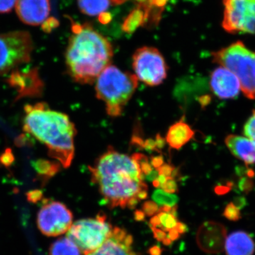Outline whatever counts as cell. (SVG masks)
Masks as SVG:
<instances>
[{
	"instance_id": "obj_1",
	"label": "cell",
	"mask_w": 255,
	"mask_h": 255,
	"mask_svg": "<svg viewBox=\"0 0 255 255\" xmlns=\"http://www.w3.org/2000/svg\"><path fill=\"white\" fill-rule=\"evenodd\" d=\"M89 169L92 182L111 208L132 209L147 198V186L133 155L110 147Z\"/></svg>"
},
{
	"instance_id": "obj_2",
	"label": "cell",
	"mask_w": 255,
	"mask_h": 255,
	"mask_svg": "<svg viewBox=\"0 0 255 255\" xmlns=\"http://www.w3.org/2000/svg\"><path fill=\"white\" fill-rule=\"evenodd\" d=\"M23 129L44 144L48 155L59 162L64 168L71 165L75 156V124L67 114L50 110L46 103L40 102L24 107Z\"/></svg>"
},
{
	"instance_id": "obj_3",
	"label": "cell",
	"mask_w": 255,
	"mask_h": 255,
	"mask_svg": "<svg viewBox=\"0 0 255 255\" xmlns=\"http://www.w3.org/2000/svg\"><path fill=\"white\" fill-rule=\"evenodd\" d=\"M65 53L68 75L81 85H92L112 65L114 50L110 41L89 24L73 25Z\"/></svg>"
},
{
	"instance_id": "obj_4",
	"label": "cell",
	"mask_w": 255,
	"mask_h": 255,
	"mask_svg": "<svg viewBox=\"0 0 255 255\" xmlns=\"http://www.w3.org/2000/svg\"><path fill=\"white\" fill-rule=\"evenodd\" d=\"M138 82L134 74L110 65L96 80V97L104 102L110 117H120L136 91Z\"/></svg>"
},
{
	"instance_id": "obj_5",
	"label": "cell",
	"mask_w": 255,
	"mask_h": 255,
	"mask_svg": "<svg viewBox=\"0 0 255 255\" xmlns=\"http://www.w3.org/2000/svg\"><path fill=\"white\" fill-rule=\"evenodd\" d=\"M212 57L215 63L236 75L245 96L255 100V52L238 41L214 52Z\"/></svg>"
},
{
	"instance_id": "obj_6",
	"label": "cell",
	"mask_w": 255,
	"mask_h": 255,
	"mask_svg": "<svg viewBox=\"0 0 255 255\" xmlns=\"http://www.w3.org/2000/svg\"><path fill=\"white\" fill-rule=\"evenodd\" d=\"M113 228L104 214L97 215L95 219L76 221L67 233V238L73 241L84 255L98 250L110 238Z\"/></svg>"
},
{
	"instance_id": "obj_7",
	"label": "cell",
	"mask_w": 255,
	"mask_h": 255,
	"mask_svg": "<svg viewBox=\"0 0 255 255\" xmlns=\"http://www.w3.org/2000/svg\"><path fill=\"white\" fill-rule=\"evenodd\" d=\"M33 42L26 31L0 34V75H6L31 59Z\"/></svg>"
},
{
	"instance_id": "obj_8",
	"label": "cell",
	"mask_w": 255,
	"mask_h": 255,
	"mask_svg": "<svg viewBox=\"0 0 255 255\" xmlns=\"http://www.w3.org/2000/svg\"><path fill=\"white\" fill-rule=\"evenodd\" d=\"M132 69L139 82L147 86L161 85L167 78V63L163 55L157 48L144 46L132 55Z\"/></svg>"
},
{
	"instance_id": "obj_9",
	"label": "cell",
	"mask_w": 255,
	"mask_h": 255,
	"mask_svg": "<svg viewBox=\"0 0 255 255\" xmlns=\"http://www.w3.org/2000/svg\"><path fill=\"white\" fill-rule=\"evenodd\" d=\"M223 28L230 33L255 34V0H223Z\"/></svg>"
},
{
	"instance_id": "obj_10",
	"label": "cell",
	"mask_w": 255,
	"mask_h": 255,
	"mask_svg": "<svg viewBox=\"0 0 255 255\" xmlns=\"http://www.w3.org/2000/svg\"><path fill=\"white\" fill-rule=\"evenodd\" d=\"M37 224L43 235L55 237L68 232L73 225V214L62 203L47 201L38 212Z\"/></svg>"
},
{
	"instance_id": "obj_11",
	"label": "cell",
	"mask_w": 255,
	"mask_h": 255,
	"mask_svg": "<svg viewBox=\"0 0 255 255\" xmlns=\"http://www.w3.org/2000/svg\"><path fill=\"white\" fill-rule=\"evenodd\" d=\"M159 207L158 212L150 220V228L157 241L169 245L187 231V226L178 221L176 207Z\"/></svg>"
},
{
	"instance_id": "obj_12",
	"label": "cell",
	"mask_w": 255,
	"mask_h": 255,
	"mask_svg": "<svg viewBox=\"0 0 255 255\" xmlns=\"http://www.w3.org/2000/svg\"><path fill=\"white\" fill-rule=\"evenodd\" d=\"M7 82L18 92L16 100L23 97H39L44 87L36 68L32 69L27 73L14 70L7 79Z\"/></svg>"
},
{
	"instance_id": "obj_13",
	"label": "cell",
	"mask_w": 255,
	"mask_h": 255,
	"mask_svg": "<svg viewBox=\"0 0 255 255\" xmlns=\"http://www.w3.org/2000/svg\"><path fill=\"white\" fill-rule=\"evenodd\" d=\"M210 87L216 97L221 100L236 98L241 92L239 80L231 70L219 66L210 76Z\"/></svg>"
},
{
	"instance_id": "obj_14",
	"label": "cell",
	"mask_w": 255,
	"mask_h": 255,
	"mask_svg": "<svg viewBox=\"0 0 255 255\" xmlns=\"http://www.w3.org/2000/svg\"><path fill=\"white\" fill-rule=\"evenodd\" d=\"M226 229L219 223H204L197 233L199 248L207 253H219L224 249L226 241Z\"/></svg>"
},
{
	"instance_id": "obj_15",
	"label": "cell",
	"mask_w": 255,
	"mask_h": 255,
	"mask_svg": "<svg viewBox=\"0 0 255 255\" xmlns=\"http://www.w3.org/2000/svg\"><path fill=\"white\" fill-rule=\"evenodd\" d=\"M15 7L18 18L26 24L38 26L49 18V0H18Z\"/></svg>"
},
{
	"instance_id": "obj_16",
	"label": "cell",
	"mask_w": 255,
	"mask_h": 255,
	"mask_svg": "<svg viewBox=\"0 0 255 255\" xmlns=\"http://www.w3.org/2000/svg\"><path fill=\"white\" fill-rule=\"evenodd\" d=\"M132 239L124 230L113 228L110 238L97 251L87 255H136L132 250Z\"/></svg>"
},
{
	"instance_id": "obj_17",
	"label": "cell",
	"mask_w": 255,
	"mask_h": 255,
	"mask_svg": "<svg viewBox=\"0 0 255 255\" xmlns=\"http://www.w3.org/2000/svg\"><path fill=\"white\" fill-rule=\"evenodd\" d=\"M225 143L236 158L247 165L255 164V140L242 135L231 134L226 137Z\"/></svg>"
},
{
	"instance_id": "obj_18",
	"label": "cell",
	"mask_w": 255,
	"mask_h": 255,
	"mask_svg": "<svg viewBox=\"0 0 255 255\" xmlns=\"http://www.w3.org/2000/svg\"><path fill=\"white\" fill-rule=\"evenodd\" d=\"M224 249L227 255H253L255 243L248 233L236 231L226 238Z\"/></svg>"
},
{
	"instance_id": "obj_19",
	"label": "cell",
	"mask_w": 255,
	"mask_h": 255,
	"mask_svg": "<svg viewBox=\"0 0 255 255\" xmlns=\"http://www.w3.org/2000/svg\"><path fill=\"white\" fill-rule=\"evenodd\" d=\"M194 131L189 124L183 120L172 124L166 135V142L171 148L179 150L190 141Z\"/></svg>"
},
{
	"instance_id": "obj_20",
	"label": "cell",
	"mask_w": 255,
	"mask_h": 255,
	"mask_svg": "<svg viewBox=\"0 0 255 255\" xmlns=\"http://www.w3.org/2000/svg\"><path fill=\"white\" fill-rule=\"evenodd\" d=\"M79 7L84 14L89 16H99L102 22L108 21L110 16L107 11L112 0H78Z\"/></svg>"
},
{
	"instance_id": "obj_21",
	"label": "cell",
	"mask_w": 255,
	"mask_h": 255,
	"mask_svg": "<svg viewBox=\"0 0 255 255\" xmlns=\"http://www.w3.org/2000/svg\"><path fill=\"white\" fill-rule=\"evenodd\" d=\"M50 255H81V253L73 241L68 238H63L52 245Z\"/></svg>"
},
{
	"instance_id": "obj_22",
	"label": "cell",
	"mask_w": 255,
	"mask_h": 255,
	"mask_svg": "<svg viewBox=\"0 0 255 255\" xmlns=\"http://www.w3.org/2000/svg\"><path fill=\"white\" fill-rule=\"evenodd\" d=\"M60 164L59 162L55 161L39 159L35 161L33 167L38 176H41L44 179H49L58 173L60 169Z\"/></svg>"
},
{
	"instance_id": "obj_23",
	"label": "cell",
	"mask_w": 255,
	"mask_h": 255,
	"mask_svg": "<svg viewBox=\"0 0 255 255\" xmlns=\"http://www.w3.org/2000/svg\"><path fill=\"white\" fill-rule=\"evenodd\" d=\"M152 199L157 206L168 207H176L179 200L176 194H171L161 189H156L154 191Z\"/></svg>"
},
{
	"instance_id": "obj_24",
	"label": "cell",
	"mask_w": 255,
	"mask_h": 255,
	"mask_svg": "<svg viewBox=\"0 0 255 255\" xmlns=\"http://www.w3.org/2000/svg\"><path fill=\"white\" fill-rule=\"evenodd\" d=\"M146 16L143 10L140 7L132 11L124 22L123 28L127 32H132L142 23L145 22Z\"/></svg>"
},
{
	"instance_id": "obj_25",
	"label": "cell",
	"mask_w": 255,
	"mask_h": 255,
	"mask_svg": "<svg viewBox=\"0 0 255 255\" xmlns=\"http://www.w3.org/2000/svg\"><path fill=\"white\" fill-rule=\"evenodd\" d=\"M138 1L140 6L145 11L146 18L148 17L149 15L152 14V11H156V12L159 15L160 11L159 9H162L164 5L167 2L168 0H137Z\"/></svg>"
},
{
	"instance_id": "obj_26",
	"label": "cell",
	"mask_w": 255,
	"mask_h": 255,
	"mask_svg": "<svg viewBox=\"0 0 255 255\" xmlns=\"http://www.w3.org/2000/svg\"><path fill=\"white\" fill-rule=\"evenodd\" d=\"M245 136L255 140V111L247 121L243 129Z\"/></svg>"
},
{
	"instance_id": "obj_27",
	"label": "cell",
	"mask_w": 255,
	"mask_h": 255,
	"mask_svg": "<svg viewBox=\"0 0 255 255\" xmlns=\"http://www.w3.org/2000/svg\"><path fill=\"white\" fill-rule=\"evenodd\" d=\"M224 215L228 219L231 220V221H237L241 216L239 209L233 204H228L226 206Z\"/></svg>"
},
{
	"instance_id": "obj_28",
	"label": "cell",
	"mask_w": 255,
	"mask_h": 255,
	"mask_svg": "<svg viewBox=\"0 0 255 255\" xmlns=\"http://www.w3.org/2000/svg\"><path fill=\"white\" fill-rule=\"evenodd\" d=\"M18 0H0V13H9L15 6Z\"/></svg>"
},
{
	"instance_id": "obj_29",
	"label": "cell",
	"mask_w": 255,
	"mask_h": 255,
	"mask_svg": "<svg viewBox=\"0 0 255 255\" xmlns=\"http://www.w3.org/2000/svg\"><path fill=\"white\" fill-rule=\"evenodd\" d=\"M14 156L11 153V151L10 149L5 150L4 153L0 157V162L1 164H4L5 166L10 165L14 161Z\"/></svg>"
},
{
	"instance_id": "obj_30",
	"label": "cell",
	"mask_w": 255,
	"mask_h": 255,
	"mask_svg": "<svg viewBox=\"0 0 255 255\" xmlns=\"http://www.w3.org/2000/svg\"><path fill=\"white\" fill-rule=\"evenodd\" d=\"M58 25V21L54 18H48V19L42 24V28L45 32H50L53 28H56Z\"/></svg>"
},
{
	"instance_id": "obj_31",
	"label": "cell",
	"mask_w": 255,
	"mask_h": 255,
	"mask_svg": "<svg viewBox=\"0 0 255 255\" xmlns=\"http://www.w3.org/2000/svg\"><path fill=\"white\" fill-rule=\"evenodd\" d=\"M41 196V192L40 191H31V192L28 193V199H29L30 201H36L38 199H39Z\"/></svg>"
},
{
	"instance_id": "obj_32",
	"label": "cell",
	"mask_w": 255,
	"mask_h": 255,
	"mask_svg": "<svg viewBox=\"0 0 255 255\" xmlns=\"http://www.w3.org/2000/svg\"><path fill=\"white\" fill-rule=\"evenodd\" d=\"M127 0H112L114 3L115 4H122V3L125 2Z\"/></svg>"
}]
</instances>
